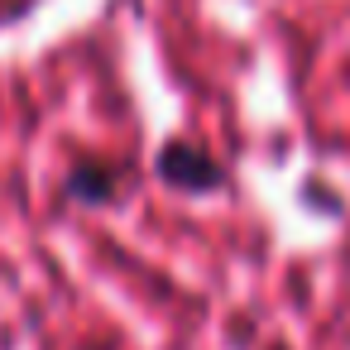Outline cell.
Listing matches in <instances>:
<instances>
[{
    "label": "cell",
    "instance_id": "1",
    "mask_svg": "<svg viewBox=\"0 0 350 350\" xmlns=\"http://www.w3.org/2000/svg\"><path fill=\"white\" fill-rule=\"evenodd\" d=\"M154 173H159L163 187H173L183 197H211V192L226 187V163L206 144H197V139H168V144H159Z\"/></svg>",
    "mask_w": 350,
    "mask_h": 350
},
{
    "label": "cell",
    "instance_id": "3",
    "mask_svg": "<svg viewBox=\"0 0 350 350\" xmlns=\"http://www.w3.org/2000/svg\"><path fill=\"white\" fill-rule=\"evenodd\" d=\"M273 350H283V345H273Z\"/></svg>",
    "mask_w": 350,
    "mask_h": 350
},
{
    "label": "cell",
    "instance_id": "2",
    "mask_svg": "<svg viewBox=\"0 0 350 350\" xmlns=\"http://www.w3.org/2000/svg\"><path fill=\"white\" fill-rule=\"evenodd\" d=\"M120 192H125V168L106 159H82L63 178V202L72 206H111L120 202Z\"/></svg>",
    "mask_w": 350,
    "mask_h": 350
}]
</instances>
